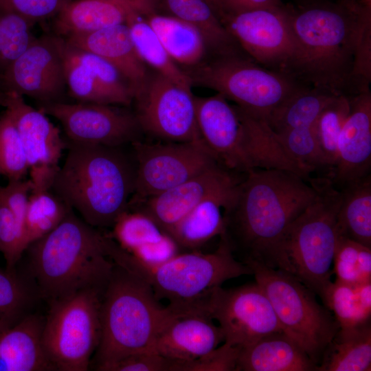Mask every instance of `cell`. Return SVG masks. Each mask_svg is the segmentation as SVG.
<instances>
[{"instance_id": "277c9868", "label": "cell", "mask_w": 371, "mask_h": 371, "mask_svg": "<svg viewBox=\"0 0 371 371\" xmlns=\"http://www.w3.org/2000/svg\"><path fill=\"white\" fill-rule=\"evenodd\" d=\"M110 239L70 209L54 229L25 249L38 295L49 302L84 289L104 290L114 267Z\"/></svg>"}, {"instance_id": "8d00e7d4", "label": "cell", "mask_w": 371, "mask_h": 371, "mask_svg": "<svg viewBox=\"0 0 371 371\" xmlns=\"http://www.w3.org/2000/svg\"><path fill=\"white\" fill-rule=\"evenodd\" d=\"M63 54L68 94L79 102L113 104L91 69L78 56L76 49L65 39Z\"/></svg>"}, {"instance_id": "681fc988", "label": "cell", "mask_w": 371, "mask_h": 371, "mask_svg": "<svg viewBox=\"0 0 371 371\" xmlns=\"http://www.w3.org/2000/svg\"><path fill=\"white\" fill-rule=\"evenodd\" d=\"M10 327V326L7 324L0 323V335Z\"/></svg>"}, {"instance_id": "7a4b0ae2", "label": "cell", "mask_w": 371, "mask_h": 371, "mask_svg": "<svg viewBox=\"0 0 371 371\" xmlns=\"http://www.w3.org/2000/svg\"><path fill=\"white\" fill-rule=\"evenodd\" d=\"M300 49L297 79L306 85L352 96L361 45L371 32V7L361 0L286 6Z\"/></svg>"}, {"instance_id": "83f0119b", "label": "cell", "mask_w": 371, "mask_h": 371, "mask_svg": "<svg viewBox=\"0 0 371 371\" xmlns=\"http://www.w3.org/2000/svg\"><path fill=\"white\" fill-rule=\"evenodd\" d=\"M155 11L195 27L205 38L212 56L245 53L206 0H156Z\"/></svg>"}, {"instance_id": "8992f818", "label": "cell", "mask_w": 371, "mask_h": 371, "mask_svg": "<svg viewBox=\"0 0 371 371\" xmlns=\"http://www.w3.org/2000/svg\"><path fill=\"white\" fill-rule=\"evenodd\" d=\"M308 181L316 196L285 232L272 268L291 275L322 298L331 282L341 192L327 177H310Z\"/></svg>"}, {"instance_id": "e575fe53", "label": "cell", "mask_w": 371, "mask_h": 371, "mask_svg": "<svg viewBox=\"0 0 371 371\" xmlns=\"http://www.w3.org/2000/svg\"><path fill=\"white\" fill-rule=\"evenodd\" d=\"M70 209L51 187L32 185L25 219L27 246L54 229Z\"/></svg>"}, {"instance_id": "ac0fdd59", "label": "cell", "mask_w": 371, "mask_h": 371, "mask_svg": "<svg viewBox=\"0 0 371 371\" xmlns=\"http://www.w3.org/2000/svg\"><path fill=\"white\" fill-rule=\"evenodd\" d=\"M217 164L157 195L129 201L128 209L150 218L166 234L204 201L233 192L242 177Z\"/></svg>"}, {"instance_id": "4316f807", "label": "cell", "mask_w": 371, "mask_h": 371, "mask_svg": "<svg viewBox=\"0 0 371 371\" xmlns=\"http://www.w3.org/2000/svg\"><path fill=\"white\" fill-rule=\"evenodd\" d=\"M144 16L168 54L184 72L212 56L205 38L193 25L155 10Z\"/></svg>"}, {"instance_id": "ba28073f", "label": "cell", "mask_w": 371, "mask_h": 371, "mask_svg": "<svg viewBox=\"0 0 371 371\" xmlns=\"http://www.w3.org/2000/svg\"><path fill=\"white\" fill-rule=\"evenodd\" d=\"M185 73L192 87L214 89L266 121L306 85L292 76L260 65L245 53L212 56Z\"/></svg>"}, {"instance_id": "2e32d148", "label": "cell", "mask_w": 371, "mask_h": 371, "mask_svg": "<svg viewBox=\"0 0 371 371\" xmlns=\"http://www.w3.org/2000/svg\"><path fill=\"white\" fill-rule=\"evenodd\" d=\"M130 106L65 101L38 104V109L62 125L67 142L124 146L143 133Z\"/></svg>"}, {"instance_id": "6da1fadb", "label": "cell", "mask_w": 371, "mask_h": 371, "mask_svg": "<svg viewBox=\"0 0 371 371\" xmlns=\"http://www.w3.org/2000/svg\"><path fill=\"white\" fill-rule=\"evenodd\" d=\"M301 175L282 169H256L244 173L230 204L224 210L220 236L234 257L273 267L285 232L316 196Z\"/></svg>"}, {"instance_id": "ab89813d", "label": "cell", "mask_w": 371, "mask_h": 371, "mask_svg": "<svg viewBox=\"0 0 371 371\" xmlns=\"http://www.w3.org/2000/svg\"><path fill=\"white\" fill-rule=\"evenodd\" d=\"M29 170L15 123L8 110L0 115V175L8 181L23 179Z\"/></svg>"}, {"instance_id": "60d3db41", "label": "cell", "mask_w": 371, "mask_h": 371, "mask_svg": "<svg viewBox=\"0 0 371 371\" xmlns=\"http://www.w3.org/2000/svg\"><path fill=\"white\" fill-rule=\"evenodd\" d=\"M34 25L16 14L0 11V76L35 38Z\"/></svg>"}, {"instance_id": "1f68e13d", "label": "cell", "mask_w": 371, "mask_h": 371, "mask_svg": "<svg viewBox=\"0 0 371 371\" xmlns=\"http://www.w3.org/2000/svg\"><path fill=\"white\" fill-rule=\"evenodd\" d=\"M337 95L339 94L306 85L275 110L267 122L275 133L312 127L323 109Z\"/></svg>"}, {"instance_id": "f1b7e54d", "label": "cell", "mask_w": 371, "mask_h": 371, "mask_svg": "<svg viewBox=\"0 0 371 371\" xmlns=\"http://www.w3.org/2000/svg\"><path fill=\"white\" fill-rule=\"evenodd\" d=\"M236 188L229 194L201 203L169 230L167 234L181 251H198L211 239L223 234V211L230 204Z\"/></svg>"}, {"instance_id": "836d02e7", "label": "cell", "mask_w": 371, "mask_h": 371, "mask_svg": "<svg viewBox=\"0 0 371 371\" xmlns=\"http://www.w3.org/2000/svg\"><path fill=\"white\" fill-rule=\"evenodd\" d=\"M144 14L135 13L126 22L141 59L148 68L161 74L178 85L192 91V85L190 78L168 54Z\"/></svg>"}, {"instance_id": "4fadbf2b", "label": "cell", "mask_w": 371, "mask_h": 371, "mask_svg": "<svg viewBox=\"0 0 371 371\" xmlns=\"http://www.w3.org/2000/svg\"><path fill=\"white\" fill-rule=\"evenodd\" d=\"M133 104L143 133L167 142L204 144L196 126L192 91L149 69Z\"/></svg>"}, {"instance_id": "3957f363", "label": "cell", "mask_w": 371, "mask_h": 371, "mask_svg": "<svg viewBox=\"0 0 371 371\" xmlns=\"http://www.w3.org/2000/svg\"><path fill=\"white\" fill-rule=\"evenodd\" d=\"M52 190L90 225L111 228L134 192L136 164L124 146L67 142Z\"/></svg>"}, {"instance_id": "bcb514c9", "label": "cell", "mask_w": 371, "mask_h": 371, "mask_svg": "<svg viewBox=\"0 0 371 371\" xmlns=\"http://www.w3.org/2000/svg\"><path fill=\"white\" fill-rule=\"evenodd\" d=\"M172 360L154 350L126 355L102 368L101 371H170Z\"/></svg>"}, {"instance_id": "cb8c5ba5", "label": "cell", "mask_w": 371, "mask_h": 371, "mask_svg": "<svg viewBox=\"0 0 371 371\" xmlns=\"http://www.w3.org/2000/svg\"><path fill=\"white\" fill-rule=\"evenodd\" d=\"M111 229V237L142 263L158 265L181 253L168 234L150 218L138 211L127 209Z\"/></svg>"}, {"instance_id": "603a6c76", "label": "cell", "mask_w": 371, "mask_h": 371, "mask_svg": "<svg viewBox=\"0 0 371 371\" xmlns=\"http://www.w3.org/2000/svg\"><path fill=\"white\" fill-rule=\"evenodd\" d=\"M63 38L69 45L94 54L113 65L132 86L134 94L148 74V67L139 56L126 23Z\"/></svg>"}, {"instance_id": "b9f144b4", "label": "cell", "mask_w": 371, "mask_h": 371, "mask_svg": "<svg viewBox=\"0 0 371 371\" xmlns=\"http://www.w3.org/2000/svg\"><path fill=\"white\" fill-rule=\"evenodd\" d=\"M38 291L15 272L0 269V323L10 326L14 322L30 308Z\"/></svg>"}, {"instance_id": "5b68a950", "label": "cell", "mask_w": 371, "mask_h": 371, "mask_svg": "<svg viewBox=\"0 0 371 371\" xmlns=\"http://www.w3.org/2000/svg\"><path fill=\"white\" fill-rule=\"evenodd\" d=\"M170 315L148 283L114 263L102 295L95 370L101 371L132 353L153 350L156 337Z\"/></svg>"}, {"instance_id": "9a60e30c", "label": "cell", "mask_w": 371, "mask_h": 371, "mask_svg": "<svg viewBox=\"0 0 371 371\" xmlns=\"http://www.w3.org/2000/svg\"><path fill=\"white\" fill-rule=\"evenodd\" d=\"M218 322L225 343L246 347L261 337L283 332L269 300L255 282L225 289L213 288L197 306Z\"/></svg>"}, {"instance_id": "7c38bea8", "label": "cell", "mask_w": 371, "mask_h": 371, "mask_svg": "<svg viewBox=\"0 0 371 371\" xmlns=\"http://www.w3.org/2000/svg\"><path fill=\"white\" fill-rule=\"evenodd\" d=\"M220 21L249 57L267 69L298 80L300 49L284 5L226 14Z\"/></svg>"}, {"instance_id": "f35d334b", "label": "cell", "mask_w": 371, "mask_h": 371, "mask_svg": "<svg viewBox=\"0 0 371 371\" xmlns=\"http://www.w3.org/2000/svg\"><path fill=\"white\" fill-rule=\"evenodd\" d=\"M286 153L311 177L315 172L328 170L319 150L314 127H303L275 133Z\"/></svg>"}, {"instance_id": "d6a6232c", "label": "cell", "mask_w": 371, "mask_h": 371, "mask_svg": "<svg viewBox=\"0 0 371 371\" xmlns=\"http://www.w3.org/2000/svg\"><path fill=\"white\" fill-rule=\"evenodd\" d=\"M321 299L333 313L339 328H355L370 322L371 282H331Z\"/></svg>"}, {"instance_id": "484cf974", "label": "cell", "mask_w": 371, "mask_h": 371, "mask_svg": "<svg viewBox=\"0 0 371 371\" xmlns=\"http://www.w3.org/2000/svg\"><path fill=\"white\" fill-rule=\"evenodd\" d=\"M317 366L283 332L268 334L241 348L236 371H313Z\"/></svg>"}, {"instance_id": "d4e9b609", "label": "cell", "mask_w": 371, "mask_h": 371, "mask_svg": "<svg viewBox=\"0 0 371 371\" xmlns=\"http://www.w3.org/2000/svg\"><path fill=\"white\" fill-rule=\"evenodd\" d=\"M44 321L27 315L0 335V371L54 370L42 347Z\"/></svg>"}, {"instance_id": "7bdbcfd3", "label": "cell", "mask_w": 371, "mask_h": 371, "mask_svg": "<svg viewBox=\"0 0 371 371\" xmlns=\"http://www.w3.org/2000/svg\"><path fill=\"white\" fill-rule=\"evenodd\" d=\"M27 247L24 226L0 197V251L8 271L14 272L15 265Z\"/></svg>"}, {"instance_id": "ee69618b", "label": "cell", "mask_w": 371, "mask_h": 371, "mask_svg": "<svg viewBox=\"0 0 371 371\" xmlns=\"http://www.w3.org/2000/svg\"><path fill=\"white\" fill-rule=\"evenodd\" d=\"M240 348L225 342L192 361H172L170 371H236Z\"/></svg>"}, {"instance_id": "e0dca14e", "label": "cell", "mask_w": 371, "mask_h": 371, "mask_svg": "<svg viewBox=\"0 0 371 371\" xmlns=\"http://www.w3.org/2000/svg\"><path fill=\"white\" fill-rule=\"evenodd\" d=\"M63 37H35L0 76L1 91L27 96L37 105L63 102L67 88Z\"/></svg>"}, {"instance_id": "f907efd6", "label": "cell", "mask_w": 371, "mask_h": 371, "mask_svg": "<svg viewBox=\"0 0 371 371\" xmlns=\"http://www.w3.org/2000/svg\"><path fill=\"white\" fill-rule=\"evenodd\" d=\"M1 80H0V92L1 91Z\"/></svg>"}, {"instance_id": "f546056e", "label": "cell", "mask_w": 371, "mask_h": 371, "mask_svg": "<svg viewBox=\"0 0 371 371\" xmlns=\"http://www.w3.org/2000/svg\"><path fill=\"white\" fill-rule=\"evenodd\" d=\"M322 360L319 371H370V322L352 328H339Z\"/></svg>"}, {"instance_id": "ffe728a7", "label": "cell", "mask_w": 371, "mask_h": 371, "mask_svg": "<svg viewBox=\"0 0 371 371\" xmlns=\"http://www.w3.org/2000/svg\"><path fill=\"white\" fill-rule=\"evenodd\" d=\"M371 168V93L350 97V111L337 144L335 166L328 179L343 188L369 175Z\"/></svg>"}, {"instance_id": "74e56055", "label": "cell", "mask_w": 371, "mask_h": 371, "mask_svg": "<svg viewBox=\"0 0 371 371\" xmlns=\"http://www.w3.org/2000/svg\"><path fill=\"white\" fill-rule=\"evenodd\" d=\"M333 264L337 281L347 284L371 282V247L339 236Z\"/></svg>"}, {"instance_id": "8fae6325", "label": "cell", "mask_w": 371, "mask_h": 371, "mask_svg": "<svg viewBox=\"0 0 371 371\" xmlns=\"http://www.w3.org/2000/svg\"><path fill=\"white\" fill-rule=\"evenodd\" d=\"M220 93L194 95L196 126L203 142L224 168L246 173L262 151L263 140L254 121Z\"/></svg>"}, {"instance_id": "7402d4cb", "label": "cell", "mask_w": 371, "mask_h": 371, "mask_svg": "<svg viewBox=\"0 0 371 371\" xmlns=\"http://www.w3.org/2000/svg\"><path fill=\"white\" fill-rule=\"evenodd\" d=\"M156 9V0H73L56 16L54 34L68 36L126 23L135 13Z\"/></svg>"}, {"instance_id": "44dd1931", "label": "cell", "mask_w": 371, "mask_h": 371, "mask_svg": "<svg viewBox=\"0 0 371 371\" xmlns=\"http://www.w3.org/2000/svg\"><path fill=\"white\" fill-rule=\"evenodd\" d=\"M170 311L153 344V350L161 356L172 361H192L225 341L221 328L205 313Z\"/></svg>"}, {"instance_id": "4dcf8cb0", "label": "cell", "mask_w": 371, "mask_h": 371, "mask_svg": "<svg viewBox=\"0 0 371 371\" xmlns=\"http://www.w3.org/2000/svg\"><path fill=\"white\" fill-rule=\"evenodd\" d=\"M339 190L341 201L337 214L338 235L371 247L370 175Z\"/></svg>"}, {"instance_id": "30bf717a", "label": "cell", "mask_w": 371, "mask_h": 371, "mask_svg": "<svg viewBox=\"0 0 371 371\" xmlns=\"http://www.w3.org/2000/svg\"><path fill=\"white\" fill-rule=\"evenodd\" d=\"M103 291L84 289L49 302L41 344L54 370L89 369L100 339Z\"/></svg>"}, {"instance_id": "9c48e42d", "label": "cell", "mask_w": 371, "mask_h": 371, "mask_svg": "<svg viewBox=\"0 0 371 371\" xmlns=\"http://www.w3.org/2000/svg\"><path fill=\"white\" fill-rule=\"evenodd\" d=\"M256 282L267 295L283 333L300 346L317 366L339 329L327 308L315 293L280 269L251 262Z\"/></svg>"}, {"instance_id": "f6af8a7d", "label": "cell", "mask_w": 371, "mask_h": 371, "mask_svg": "<svg viewBox=\"0 0 371 371\" xmlns=\"http://www.w3.org/2000/svg\"><path fill=\"white\" fill-rule=\"evenodd\" d=\"M73 0H0V11L16 14L35 24L56 16Z\"/></svg>"}, {"instance_id": "7dc6e473", "label": "cell", "mask_w": 371, "mask_h": 371, "mask_svg": "<svg viewBox=\"0 0 371 371\" xmlns=\"http://www.w3.org/2000/svg\"><path fill=\"white\" fill-rule=\"evenodd\" d=\"M221 18L226 14H238L257 9H274L284 6L281 0H221Z\"/></svg>"}, {"instance_id": "d6986e66", "label": "cell", "mask_w": 371, "mask_h": 371, "mask_svg": "<svg viewBox=\"0 0 371 371\" xmlns=\"http://www.w3.org/2000/svg\"><path fill=\"white\" fill-rule=\"evenodd\" d=\"M0 105L10 113L27 157L30 172H56L67 142L60 131L38 109L25 102L23 97L12 91L0 92Z\"/></svg>"}, {"instance_id": "52a82bcc", "label": "cell", "mask_w": 371, "mask_h": 371, "mask_svg": "<svg viewBox=\"0 0 371 371\" xmlns=\"http://www.w3.org/2000/svg\"><path fill=\"white\" fill-rule=\"evenodd\" d=\"M113 262L135 274L153 291L158 300L170 308L197 304L213 288L228 280L252 275L251 268L238 260L224 238L211 253H179L166 262L148 265L123 249L113 239L109 248Z\"/></svg>"}, {"instance_id": "d590c367", "label": "cell", "mask_w": 371, "mask_h": 371, "mask_svg": "<svg viewBox=\"0 0 371 371\" xmlns=\"http://www.w3.org/2000/svg\"><path fill=\"white\" fill-rule=\"evenodd\" d=\"M350 111V97L337 95L323 109L313 127L329 178L335 166L339 137Z\"/></svg>"}, {"instance_id": "c3c4849f", "label": "cell", "mask_w": 371, "mask_h": 371, "mask_svg": "<svg viewBox=\"0 0 371 371\" xmlns=\"http://www.w3.org/2000/svg\"><path fill=\"white\" fill-rule=\"evenodd\" d=\"M208 4L214 11L215 14L218 17L219 20L222 15V6L221 0H206Z\"/></svg>"}, {"instance_id": "5bb4252c", "label": "cell", "mask_w": 371, "mask_h": 371, "mask_svg": "<svg viewBox=\"0 0 371 371\" xmlns=\"http://www.w3.org/2000/svg\"><path fill=\"white\" fill-rule=\"evenodd\" d=\"M131 147L136 172L129 201L160 194L219 164L206 146L199 142L150 144L139 140Z\"/></svg>"}]
</instances>
